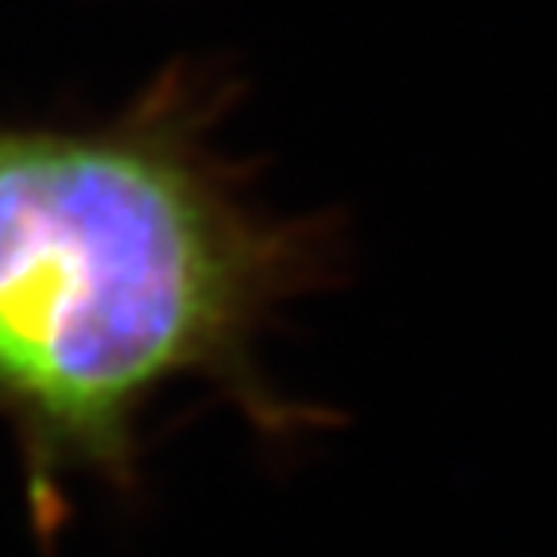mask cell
<instances>
[{"instance_id":"6da1fadb","label":"cell","mask_w":557,"mask_h":557,"mask_svg":"<svg viewBox=\"0 0 557 557\" xmlns=\"http://www.w3.org/2000/svg\"><path fill=\"white\" fill-rule=\"evenodd\" d=\"M228 97L174 62L109 121L0 116V422L39 542L78 484L136 496L148 414L178 387L218 392L268 442L333 422L260 368L333 240L252 198L213 144Z\"/></svg>"}]
</instances>
